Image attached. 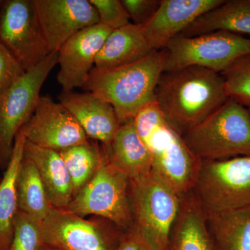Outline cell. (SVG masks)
I'll use <instances>...</instances> for the list:
<instances>
[{
    "instance_id": "cell-1",
    "label": "cell",
    "mask_w": 250,
    "mask_h": 250,
    "mask_svg": "<svg viewBox=\"0 0 250 250\" xmlns=\"http://www.w3.org/2000/svg\"><path fill=\"white\" fill-rule=\"evenodd\" d=\"M228 99L221 75L197 66L164 72L155 91V100L166 121L182 136Z\"/></svg>"
},
{
    "instance_id": "cell-2",
    "label": "cell",
    "mask_w": 250,
    "mask_h": 250,
    "mask_svg": "<svg viewBox=\"0 0 250 250\" xmlns=\"http://www.w3.org/2000/svg\"><path fill=\"white\" fill-rule=\"evenodd\" d=\"M166 49L113 68L94 67L83 89L110 104L121 125L132 121L143 106L155 100L156 88L164 73Z\"/></svg>"
},
{
    "instance_id": "cell-3",
    "label": "cell",
    "mask_w": 250,
    "mask_h": 250,
    "mask_svg": "<svg viewBox=\"0 0 250 250\" xmlns=\"http://www.w3.org/2000/svg\"><path fill=\"white\" fill-rule=\"evenodd\" d=\"M132 231L148 250H169L181 199L152 174L129 179Z\"/></svg>"
},
{
    "instance_id": "cell-4",
    "label": "cell",
    "mask_w": 250,
    "mask_h": 250,
    "mask_svg": "<svg viewBox=\"0 0 250 250\" xmlns=\"http://www.w3.org/2000/svg\"><path fill=\"white\" fill-rule=\"evenodd\" d=\"M197 159L216 161L250 155L248 108L232 99L183 136Z\"/></svg>"
},
{
    "instance_id": "cell-5",
    "label": "cell",
    "mask_w": 250,
    "mask_h": 250,
    "mask_svg": "<svg viewBox=\"0 0 250 250\" xmlns=\"http://www.w3.org/2000/svg\"><path fill=\"white\" fill-rule=\"evenodd\" d=\"M205 215L250 207V155L201 161L193 190Z\"/></svg>"
},
{
    "instance_id": "cell-6",
    "label": "cell",
    "mask_w": 250,
    "mask_h": 250,
    "mask_svg": "<svg viewBox=\"0 0 250 250\" xmlns=\"http://www.w3.org/2000/svg\"><path fill=\"white\" fill-rule=\"evenodd\" d=\"M166 50L164 72L197 66L221 74L238 59L250 54V38L225 31L190 37L179 35Z\"/></svg>"
},
{
    "instance_id": "cell-7",
    "label": "cell",
    "mask_w": 250,
    "mask_h": 250,
    "mask_svg": "<svg viewBox=\"0 0 250 250\" xmlns=\"http://www.w3.org/2000/svg\"><path fill=\"white\" fill-rule=\"evenodd\" d=\"M129 179L105 159L93 176L72 198L67 209L81 217L93 215L111 222L123 232L132 228Z\"/></svg>"
},
{
    "instance_id": "cell-8",
    "label": "cell",
    "mask_w": 250,
    "mask_h": 250,
    "mask_svg": "<svg viewBox=\"0 0 250 250\" xmlns=\"http://www.w3.org/2000/svg\"><path fill=\"white\" fill-rule=\"evenodd\" d=\"M57 64L58 52H52L0 97V167L9 164L16 136L32 116L42 85Z\"/></svg>"
},
{
    "instance_id": "cell-9",
    "label": "cell",
    "mask_w": 250,
    "mask_h": 250,
    "mask_svg": "<svg viewBox=\"0 0 250 250\" xmlns=\"http://www.w3.org/2000/svg\"><path fill=\"white\" fill-rule=\"evenodd\" d=\"M42 231L44 246L53 250H116L125 233L105 219L85 220L54 207Z\"/></svg>"
},
{
    "instance_id": "cell-10",
    "label": "cell",
    "mask_w": 250,
    "mask_h": 250,
    "mask_svg": "<svg viewBox=\"0 0 250 250\" xmlns=\"http://www.w3.org/2000/svg\"><path fill=\"white\" fill-rule=\"evenodd\" d=\"M146 147L152 154L151 173L179 198L193 190L201 160L192 154L168 123L152 135Z\"/></svg>"
},
{
    "instance_id": "cell-11",
    "label": "cell",
    "mask_w": 250,
    "mask_h": 250,
    "mask_svg": "<svg viewBox=\"0 0 250 250\" xmlns=\"http://www.w3.org/2000/svg\"><path fill=\"white\" fill-rule=\"evenodd\" d=\"M0 42L25 72L50 54L31 0H3L0 6Z\"/></svg>"
},
{
    "instance_id": "cell-12",
    "label": "cell",
    "mask_w": 250,
    "mask_h": 250,
    "mask_svg": "<svg viewBox=\"0 0 250 250\" xmlns=\"http://www.w3.org/2000/svg\"><path fill=\"white\" fill-rule=\"evenodd\" d=\"M22 129L28 143L56 151L90 140L71 113L47 95L40 97L35 111Z\"/></svg>"
},
{
    "instance_id": "cell-13",
    "label": "cell",
    "mask_w": 250,
    "mask_h": 250,
    "mask_svg": "<svg viewBox=\"0 0 250 250\" xmlns=\"http://www.w3.org/2000/svg\"><path fill=\"white\" fill-rule=\"evenodd\" d=\"M50 53L72 36L98 24L96 9L89 0H31Z\"/></svg>"
},
{
    "instance_id": "cell-14",
    "label": "cell",
    "mask_w": 250,
    "mask_h": 250,
    "mask_svg": "<svg viewBox=\"0 0 250 250\" xmlns=\"http://www.w3.org/2000/svg\"><path fill=\"white\" fill-rule=\"evenodd\" d=\"M98 23L80 31L59 48L57 80L64 91L83 88L97 56L111 31Z\"/></svg>"
},
{
    "instance_id": "cell-15",
    "label": "cell",
    "mask_w": 250,
    "mask_h": 250,
    "mask_svg": "<svg viewBox=\"0 0 250 250\" xmlns=\"http://www.w3.org/2000/svg\"><path fill=\"white\" fill-rule=\"evenodd\" d=\"M225 0H161L152 18L143 26L146 39L154 50L166 49L194 21Z\"/></svg>"
},
{
    "instance_id": "cell-16",
    "label": "cell",
    "mask_w": 250,
    "mask_h": 250,
    "mask_svg": "<svg viewBox=\"0 0 250 250\" xmlns=\"http://www.w3.org/2000/svg\"><path fill=\"white\" fill-rule=\"evenodd\" d=\"M59 100L75 118L88 139L104 146L111 142L121 126L113 106L90 92L80 93L62 90Z\"/></svg>"
},
{
    "instance_id": "cell-17",
    "label": "cell",
    "mask_w": 250,
    "mask_h": 250,
    "mask_svg": "<svg viewBox=\"0 0 250 250\" xmlns=\"http://www.w3.org/2000/svg\"><path fill=\"white\" fill-rule=\"evenodd\" d=\"M24 155L37 167L52 207L67 209L74 197L70 174L58 151L38 147L26 141Z\"/></svg>"
},
{
    "instance_id": "cell-18",
    "label": "cell",
    "mask_w": 250,
    "mask_h": 250,
    "mask_svg": "<svg viewBox=\"0 0 250 250\" xmlns=\"http://www.w3.org/2000/svg\"><path fill=\"white\" fill-rule=\"evenodd\" d=\"M103 146L108 162L129 179L150 173L152 154L140 139L132 121L121 125L111 142Z\"/></svg>"
},
{
    "instance_id": "cell-19",
    "label": "cell",
    "mask_w": 250,
    "mask_h": 250,
    "mask_svg": "<svg viewBox=\"0 0 250 250\" xmlns=\"http://www.w3.org/2000/svg\"><path fill=\"white\" fill-rule=\"evenodd\" d=\"M169 250H217L207 217L192 191L181 199Z\"/></svg>"
},
{
    "instance_id": "cell-20",
    "label": "cell",
    "mask_w": 250,
    "mask_h": 250,
    "mask_svg": "<svg viewBox=\"0 0 250 250\" xmlns=\"http://www.w3.org/2000/svg\"><path fill=\"white\" fill-rule=\"evenodd\" d=\"M154 50L142 25L129 23L111 31L95 60L98 68H113L137 62Z\"/></svg>"
},
{
    "instance_id": "cell-21",
    "label": "cell",
    "mask_w": 250,
    "mask_h": 250,
    "mask_svg": "<svg viewBox=\"0 0 250 250\" xmlns=\"http://www.w3.org/2000/svg\"><path fill=\"white\" fill-rule=\"evenodd\" d=\"M26 137L22 128L15 141L14 149L2 178L0 179V250H9L17 216V178L24 158Z\"/></svg>"
},
{
    "instance_id": "cell-22",
    "label": "cell",
    "mask_w": 250,
    "mask_h": 250,
    "mask_svg": "<svg viewBox=\"0 0 250 250\" xmlns=\"http://www.w3.org/2000/svg\"><path fill=\"white\" fill-rule=\"evenodd\" d=\"M216 31L250 38V0L224 1L197 18L180 35L190 37Z\"/></svg>"
},
{
    "instance_id": "cell-23",
    "label": "cell",
    "mask_w": 250,
    "mask_h": 250,
    "mask_svg": "<svg viewBox=\"0 0 250 250\" xmlns=\"http://www.w3.org/2000/svg\"><path fill=\"white\" fill-rule=\"evenodd\" d=\"M206 217L217 250H250V207Z\"/></svg>"
},
{
    "instance_id": "cell-24",
    "label": "cell",
    "mask_w": 250,
    "mask_h": 250,
    "mask_svg": "<svg viewBox=\"0 0 250 250\" xmlns=\"http://www.w3.org/2000/svg\"><path fill=\"white\" fill-rule=\"evenodd\" d=\"M17 193L19 210L41 221L53 208L37 167L24 155L18 174Z\"/></svg>"
},
{
    "instance_id": "cell-25",
    "label": "cell",
    "mask_w": 250,
    "mask_h": 250,
    "mask_svg": "<svg viewBox=\"0 0 250 250\" xmlns=\"http://www.w3.org/2000/svg\"><path fill=\"white\" fill-rule=\"evenodd\" d=\"M71 179L74 196L93 178L106 154L103 145L89 141L58 151Z\"/></svg>"
},
{
    "instance_id": "cell-26",
    "label": "cell",
    "mask_w": 250,
    "mask_h": 250,
    "mask_svg": "<svg viewBox=\"0 0 250 250\" xmlns=\"http://www.w3.org/2000/svg\"><path fill=\"white\" fill-rule=\"evenodd\" d=\"M220 75L228 98L250 107V54L238 59Z\"/></svg>"
},
{
    "instance_id": "cell-27",
    "label": "cell",
    "mask_w": 250,
    "mask_h": 250,
    "mask_svg": "<svg viewBox=\"0 0 250 250\" xmlns=\"http://www.w3.org/2000/svg\"><path fill=\"white\" fill-rule=\"evenodd\" d=\"M42 246V221L18 210L9 250H40Z\"/></svg>"
},
{
    "instance_id": "cell-28",
    "label": "cell",
    "mask_w": 250,
    "mask_h": 250,
    "mask_svg": "<svg viewBox=\"0 0 250 250\" xmlns=\"http://www.w3.org/2000/svg\"><path fill=\"white\" fill-rule=\"evenodd\" d=\"M132 122L136 132L145 145L156 130L167 123L156 100L143 106Z\"/></svg>"
},
{
    "instance_id": "cell-29",
    "label": "cell",
    "mask_w": 250,
    "mask_h": 250,
    "mask_svg": "<svg viewBox=\"0 0 250 250\" xmlns=\"http://www.w3.org/2000/svg\"><path fill=\"white\" fill-rule=\"evenodd\" d=\"M98 12L99 23L112 30L129 24L130 18L121 0H89Z\"/></svg>"
},
{
    "instance_id": "cell-30",
    "label": "cell",
    "mask_w": 250,
    "mask_h": 250,
    "mask_svg": "<svg viewBox=\"0 0 250 250\" xmlns=\"http://www.w3.org/2000/svg\"><path fill=\"white\" fill-rule=\"evenodd\" d=\"M24 72L25 71L14 56L0 42V97L22 77Z\"/></svg>"
},
{
    "instance_id": "cell-31",
    "label": "cell",
    "mask_w": 250,
    "mask_h": 250,
    "mask_svg": "<svg viewBox=\"0 0 250 250\" xmlns=\"http://www.w3.org/2000/svg\"><path fill=\"white\" fill-rule=\"evenodd\" d=\"M130 20L138 25H144L152 18L161 4L159 0H122Z\"/></svg>"
},
{
    "instance_id": "cell-32",
    "label": "cell",
    "mask_w": 250,
    "mask_h": 250,
    "mask_svg": "<svg viewBox=\"0 0 250 250\" xmlns=\"http://www.w3.org/2000/svg\"><path fill=\"white\" fill-rule=\"evenodd\" d=\"M116 250H148L132 231L124 233Z\"/></svg>"
},
{
    "instance_id": "cell-33",
    "label": "cell",
    "mask_w": 250,
    "mask_h": 250,
    "mask_svg": "<svg viewBox=\"0 0 250 250\" xmlns=\"http://www.w3.org/2000/svg\"><path fill=\"white\" fill-rule=\"evenodd\" d=\"M40 250H53L52 249H51V248H48V247L45 246H42V248H41Z\"/></svg>"
},
{
    "instance_id": "cell-34",
    "label": "cell",
    "mask_w": 250,
    "mask_h": 250,
    "mask_svg": "<svg viewBox=\"0 0 250 250\" xmlns=\"http://www.w3.org/2000/svg\"><path fill=\"white\" fill-rule=\"evenodd\" d=\"M3 0H0V6H1V3H2Z\"/></svg>"
},
{
    "instance_id": "cell-35",
    "label": "cell",
    "mask_w": 250,
    "mask_h": 250,
    "mask_svg": "<svg viewBox=\"0 0 250 250\" xmlns=\"http://www.w3.org/2000/svg\"><path fill=\"white\" fill-rule=\"evenodd\" d=\"M248 111H249V114L250 117V107L248 108Z\"/></svg>"
}]
</instances>
